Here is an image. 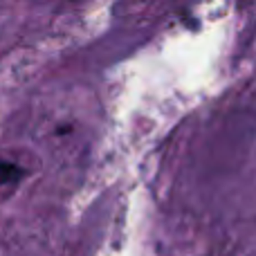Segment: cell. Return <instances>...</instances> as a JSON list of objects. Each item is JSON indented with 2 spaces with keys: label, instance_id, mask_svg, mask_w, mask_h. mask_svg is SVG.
Wrapping results in <instances>:
<instances>
[{
  "label": "cell",
  "instance_id": "cell-1",
  "mask_svg": "<svg viewBox=\"0 0 256 256\" xmlns=\"http://www.w3.org/2000/svg\"><path fill=\"white\" fill-rule=\"evenodd\" d=\"M22 178V168L14 162H0V184H12Z\"/></svg>",
  "mask_w": 256,
  "mask_h": 256
}]
</instances>
